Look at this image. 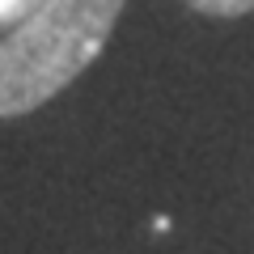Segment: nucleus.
<instances>
[{
  "label": "nucleus",
  "mask_w": 254,
  "mask_h": 254,
  "mask_svg": "<svg viewBox=\"0 0 254 254\" xmlns=\"http://www.w3.org/2000/svg\"><path fill=\"white\" fill-rule=\"evenodd\" d=\"M187 4L199 13H212V17H242L254 9V0H187Z\"/></svg>",
  "instance_id": "2"
},
{
  "label": "nucleus",
  "mask_w": 254,
  "mask_h": 254,
  "mask_svg": "<svg viewBox=\"0 0 254 254\" xmlns=\"http://www.w3.org/2000/svg\"><path fill=\"white\" fill-rule=\"evenodd\" d=\"M127 0H38L0 43V119L38 110L102 55Z\"/></svg>",
  "instance_id": "1"
},
{
  "label": "nucleus",
  "mask_w": 254,
  "mask_h": 254,
  "mask_svg": "<svg viewBox=\"0 0 254 254\" xmlns=\"http://www.w3.org/2000/svg\"><path fill=\"white\" fill-rule=\"evenodd\" d=\"M38 9V0H0V26H17Z\"/></svg>",
  "instance_id": "3"
}]
</instances>
